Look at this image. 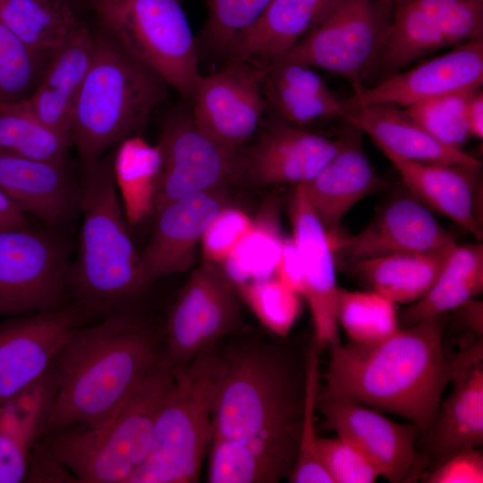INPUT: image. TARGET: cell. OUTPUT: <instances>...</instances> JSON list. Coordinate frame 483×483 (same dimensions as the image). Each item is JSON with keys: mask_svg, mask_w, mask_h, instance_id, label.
Returning <instances> with one entry per match:
<instances>
[{"mask_svg": "<svg viewBox=\"0 0 483 483\" xmlns=\"http://www.w3.org/2000/svg\"><path fill=\"white\" fill-rule=\"evenodd\" d=\"M447 318V313L436 315L377 342L334 343L318 395L401 416L425 437L457 366V356L445 354Z\"/></svg>", "mask_w": 483, "mask_h": 483, "instance_id": "1", "label": "cell"}, {"mask_svg": "<svg viewBox=\"0 0 483 483\" xmlns=\"http://www.w3.org/2000/svg\"><path fill=\"white\" fill-rule=\"evenodd\" d=\"M161 340L146 322L121 310L77 327L54 365L55 389L41 436L108 418L158 360Z\"/></svg>", "mask_w": 483, "mask_h": 483, "instance_id": "2", "label": "cell"}, {"mask_svg": "<svg viewBox=\"0 0 483 483\" xmlns=\"http://www.w3.org/2000/svg\"><path fill=\"white\" fill-rule=\"evenodd\" d=\"M304 394V357L267 342L217 348L213 438L265 441L296 457Z\"/></svg>", "mask_w": 483, "mask_h": 483, "instance_id": "3", "label": "cell"}, {"mask_svg": "<svg viewBox=\"0 0 483 483\" xmlns=\"http://www.w3.org/2000/svg\"><path fill=\"white\" fill-rule=\"evenodd\" d=\"M112 158L109 153L83 163L79 255L67 280L83 309L109 314L148 286L128 233Z\"/></svg>", "mask_w": 483, "mask_h": 483, "instance_id": "4", "label": "cell"}, {"mask_svg": "<svg viewBox=\"0 0 483 483\" xmlns=\"http://www.w3.org/2000/svg\"><path fill=\"white\" fill-rule=\"evenodd\" d=\"M91 62L74 102L69 135L83 163L138 134L167 95L151 68L102 30H94Z\"/></svg>", "mask_w": 483, "mask_h": 483, "instance_id": "5", "label": "cell"}, {"mask_svg": "<svg viewBox=\"0 0 483 483\" xmlns=\"http://www.w3.org/2000/svg\"><path fill=\"white\" fill-rule=\"evenodd\" d=\"M174 380L163 352L123 402L96 426L75 424L46 436L45 451L82 483H128L145 461L156 419Z\"/></svg>", "mask_w": 483, "mask_h": 483, "instance_id": "6", "label": "cell"}, {"mask_svg": "<svg viewBox=\"0 0 483 483\" xmlns=\"http://www.w3.org/2000/svg\"><path fill=\"white\" fill-rule=\"evenodd\" d=\"M217 344L191 363L174 368L159 409L148 453L128 483L199 480L213 436L212 402Z\"/></svg>", "mask_w": 483, "mask_h": 483, "instance_id": "7", "label": "cell"}, {"mask_svg": "<svg viewBox=\"0 0 483 483\" xmlns=\"http://www.w3.org/2000/svg\"><path fill=\"white\" fill-rule=\"evenodd\" d=\"M91 14L97 29L191 101L199 51L181 0H95Z\"/></svg>", "mask_w": 483, "mask_h": 483, "instance_id": "8", "label": "cell"}, {"mask_svg": "<svg viewBox=\"0 0 483 483\" xmlns=\"http://www.w3.org/2000/svg\"><path fill=\"white\" fill-rule=\"evenodd\" d=\"M393 12L380 0H339L278 59L340 75L358 89L377 66Z\"/></svg>", "mask_w": 483, "mask_h": 483, "instance_id": "9", "label": "cell"}, {"mask_svg": "<svg viewBox=\"0 0 483 483\" xmlns=\"http://www.w3.org/2000/svg\"><path fill=\"white\" fill-rule=\"evenodd\" d=\"M162 165L154 212L189 194L225 188L242 179V148L215 140L195 123L191 111L177 108L165 118L157 143Z\"/></svg>", "mask_w": 483, "mask_h": 483, "instance_id": "10", "label": "cell"}, {"mask_svg": "<svg viewBox=\"0 0 483 483\" xmlns=\"http://www.w3.org/2000/svg\"><path fill=\"white\" fill-rule=\"evenodd\" d=\"M241 299L218 265L191 274L168 315L164 352L174 368L191 363L241 324Z\"/></svg>", "mask_w": 483, "mask_h": 483, "instance_id": "11", "label": "cell"}, {"mask_svg": "<svg viewBox=\"0 0 483 483\" xmlns=\"http://www.w3.org/2000/svg\"><path fill=\"white\" fill-rule=\"evenodd\" d=\"M68 268L60 242L28 226L0 231V317L62 308Z\"/></svg>", "mask_w": 483, "mask_h": 483, "instance_id": "12", "label": "cell"}, {"mask_svg": "<svg viewBox=\"0 0 483 483\" xmlns=\"http://www.w3.org/2000/svg\"><path fill=\"white\" fill-rule=\"evenodd\" d=\"M262 79L263 69L235 55L225 58L199 78L191 109L196 125L225 146L243 148L269 109Z\"/></svg>", "mask_w": 483, "mask_h": 483, "instance_id": "13", "label": "cell"}, {"mask_svg": "<svg viewBox=\"0 0 483 483\" xmlns=\"http://www.w3.org/2000/svg\"><path fill=\"white\" fill-rule=\"evenodd\" d=\"M80 321L79 309L60 308L10 317L0 324V405L54 368Z\"/></svg>", "mask_w": 483, "mask_h": 483, "instance_id": "14", "label": "cell"}, {"mask_svg": "<svg viewBox=\"0 0 483 483\" xmlns=\"http://www.w3.org/2000/svg\"><path fill=\"white\" fill-rule=\"evenodd\" d=\"M317 411L324 417V428L355 444L387 481L406 482L420 475L415 443L421 436L412 423H397L375 408L346 398L318 394Z\"/></svg>", "mask_w": 483, "mask_h": 483, "instance_id": "15", "label": "cell"}, {"mask_svg": "<svg viewBox=\"0 0 483 483\" xmlns=\"http://www.w3.org/2000/svg\"><path fill=\"white\" fill-rule=\"evenodd\" d=\"M255 141L242 148V174L258 186L306 183L337 151L339 139L294 125L268 109Z\"/></svg>", "mask_w": 483, "mask_h": 483, "instance_id": "16", "label": "cell"}, {"mask_svg": "<svg viewBox=\"0 0 483 483\" xmlns=\"http://www.w3.org/2000/svg\"><path fill=\"white\" fill-rule=\"evenodd\" d=\"M333 250L347 265L399 253L436 251L456 245L453 235L414 196L387 202L355 235L329 234Z\"/></svg>", "mask_w": 483, "mask_h": 483, "instance_id": "17", "label": "cell"}, {"mask_svg": "<svg viewBox=\"0 0 483 483\" xmlns=\"http://www.w3.org/2000/svg\"><path fill=\"white\" fill-rule=\"evenodd\" d=\"M482 83L483 39H477L397 72L370 88L355 89L343 104L346 109L375 104L404 108L449 93L480 89Z\"/></svg>", "mask_w": 483, "mask_h": 483, "instance_id": "18", "label": "cell"}, {"mask_svg": "<svg viewBox=\"0 0 483 483\" xmlns=\"http://www.w3.org/2000/svg\"><path fill=\"white\" fill-rule=\"evenodd\" d=\"M292 236L300 253L313 343L320 352L339 339L336 268L328 233L309 203L304 187L294 186L289 207Z\"/></svg>", "mask_w": 483, "mask_h": 483, "instance_id": "19", "label": "cell"}, {"mask_svg": "<svg viewBox=\"0 0 483 483\" xmlns=\"http://www.w3.org/2000/svg\"><path fill=\"white\" fill-rule=\"evenodd\" d=\"M451 394L441 401L426 440L420 469L431 470L453 454L483 445V342L479 338L457 354Z\"/></svg>", "mask_w": 483, "mask_h": 483, "instance_id": "20", "label": "cell"}, {"mask_svg": "<svg viewBox=\"0 0 483 483\" xmlns=\"http://www.w3.org/2000/svg\"><path fill=\"white\" fill-rule=\"evenodd\" d=\"M225 188L196 192L157 211L156 225L140 255L147 284L189 270L195 262L202 234L213 217L227 206Z\"/></svg>", "mask_w": 483, "mask_h": 483, "instance_id": "21", "label": "cell"}, {"mask_svg": "<svg viewBox=\"0 0 483 483\" xmlns=\"http://www.w3.org/2000/svg\"><path fill=\"white\" fill-rule=\"evenodd\" d=\"M381 151L412 196L482 241L481 165H428Z\"/></svg>", "mask_w": 483, "mask_h": 483, "instance_id": "22", "label": "cell"}, {"mask_svg": "<svg viewBox=\"0 0 483 483\" xmlns=\"http://www.w3.org/2000/svg\"><path fill=\"white\" fill-rule=\"evenodd\" d=\"M335 155L310 181L302 183L312 209L326 232L339 230L345 214L360 199L386 186L369 160L362 132L347 123Z\"/></svg>", "mask_w": 483, "mask_h": 483, "instance_id": "23", "label": "cell"}, {"mask_svg": "<svg viewBox=\"0 0 483 483\" xmlns=\"http://www.w3.org/2000/svg\"><path fill=\"white\" fill-rule=\"evenodd\" d=\"M343 118L368 134L380 150L402 158L428 165H481L464 150L439 141L396 106L375 104L348 108Z\"/></svg>", "mask_w": 483, "mask_h": 483, "instance_id": "24", "label": "cell"}, {"mask_svg": "<svg viewBox=\"0 0 483 483\" xmlns=\"http://www.w3.org/2000/svg\"><path fill=\"white\" fill-rule=\"evenodd\" d=\"M94 41L88 22L51 56L35 89L24 99L41 122L69 137L71 113L91 62Z\"/></svg>", "mask_w": 483, "mask_h": 483, "instance_id": "25", "label": "cell"}, {"mask_svg": "<svg viewBox=\"0 0 483 483\" xmlns=\"http://www.w3.org/2000/svg\"><path fill=\"white\" fill-rule=\"evenodd\" d=\"M262 84L269 108L300 127L343 117L346 110L314 68L303 64L278 59L263 70Z\"/></svg>", "mask_w": 483, "mask_h": 483, "instance_id": "26", "label": "cell"}, {"mask_svg": "<svg viewBox=\"0 0 483 483\" xmlns=\"http://www.w3.org/2000/svg\"><path fill=\"white\" fill-rule=\"evenodd\" d=\"M55 389L54 368L13 399L0 405V483L27 479L31 451L41 437Z\"/></svg>", "mask_w": 483, "mask_h": 483, "instance_id": "27", "label": "cell"}, {"mask_svg": "<svg viewBox=\"0 0 483 483\" xmlns=\"http://www.w3.org/2000/svg\"><path fill=\"white\" fill-rule=\"evenodd\" d=\"M0 188L25 214L51 224L67 216L73 199L67 162L0 156Z\"/></svg>", "mask_w": 483, "mask_h": 483, "instance_id": "28", "label": "cell"}, {"mask_svg": "<svg viewBox=\"0 0 483 483\" xmlns=\"http://www.w3.org/2000/svg\"><path fill=\"white\" fill-rule=\"evenodd\" d=\"M339 0H272L233 55L265 69L314 28Z\"/></svg>", "mask_w": 483, "mask_h": 483, "instance_id": "29", "label": "cell"}, {"mask_svg": "<svg viewBox=\"0 0 483 483\" xmlns=\"http://www.w3.org/2000/svg\"><path fill=\"white\" fill-rule=\"evenodd\" d=\"M454 246L362 259L347 266L371 291L395 303L411 304L429 290Z\"/></svg>", "mask_w": 483, "mask_h": 483, "instance_id": "30", "label": "cell"}, {"mask_svg": "<svg viewBox=\"0 0 483 483\" xmlns=\"http://www.w3.org/2000/svg\"><path fill=\"white\" fill-rule=\"evenodd\" d=\"M483 291V246L456 244L429 290L398 314L400 327H409L448 313Z\"/></svg>", "mask_w": 483, "mask_h": 483, "instance_id": "31", "label": "cell"}, {"mask_svg": "<svg viewBox=\"0 0 483 483\" xmlns=\"http://www.w3.org/2000/svg\"><path fill=\"white\" fill-rule=\"evenodd\" d=\"M208 482L275 483L288 478L295 456L259 440L213 438Z\"/></svg>", "mask_w": 483, "mask_h": 483, "instance_id": "32", "label": "cell"}, {"mask_svg": "<svg viewBox=\"0 0 483 483\" xmlns=\"http://www.w3.org/2000/svg\"><path fill=\"white\" fill-rule=\"evenodd\" d=\"M113 153L115 184L127 221L138 224L154 212L162 157L157 144L140 134L119 142Z\"/></svg>", "mask_w": 483, "mask_h": 483, "instance_id": "33", "label": "cell"}, {"mask_svg": "<svg viewBox=\"0 0 483 483\" xmlns=\"http://www.w3.org/2000/svg\"><path fill=\"white\" fill-rule=\"evenodd\" d=\"M284 240L277 206L269 203L253 219L250 230L219 267L235 288L275 277Z\"/></svg>", "mask_w": 483, "mask_h": 483, "instance_id": "34", "label": "cell"}, {"mask_svg": "<svg viewBox=\"0 0 483 483\" xmlns=\"http://www.w3.org/2000/svg\"><path fill=\"white\" fill-rule=\"evenodd\" d=\"M448 47L432 17L414 0L396 6L377 66L392 74Z\"/></svg>", "mask_w": 483, "mask_h": 483, "instance_id": "35", "label": "cell"}, {"mask_svg": "<svg viewBox=\"0 0 483 483\" xmlns=\"http://www.w3.org/2000/svg\"><path fill=\"white\" fill-rule=\"evenodd\" d=\"M71 139L41 122L24 100L0 106V156L67 162Z\"/></svg>", "mask_w": 483, "mask_h": 483, "instance_id": "36", "label": "cell"}, {"mask_svg": "<svg viewBox=\"0 0 483 483\" xmlns=\"http://www.w3.org/2000/svg\"><path fill=\"white\" fill-rule=\"evenodd\" d=\"M207 18L196 38L199 51L225 59L233 55L246 33L272 0H205Z\"/></svg>", "mask_w": 483, "mask_h": 483, "instance_id": "37", "label": "cell"}, {"mask_svg": "<svg viewBox=\"0 0 483 483\" xmlns=\"http://www.w3.org/2000/svg\"><path fill=\"white\" fill-rule=\"evenodd\" d=\"M337 319L355 343L384 340L399 328L396 303L374 291L338 288Z\"/></svg>", "mask_w": 483, "mask_h": 483, "instance_id": "38", "label": "cell"}, {"mask_svg": "<svg viewBox=\"0 0 483 483\" xmlns=\"http://www.w3.org/2000/svg\"><path fill=\"white\" fill-rule=\"evenodd\" d=\"M318 349L312 342L305 352V394L297 454L287 478L292 483H333L318 450L317 400L320 388Z\"/></svg>", "mask_w": 483, "mask_h": 483, "instance_id": "39", "label": "cell"}, {"mask_svg": "<svg viewBox=\"0 0 483 483\" xmlns=\"http://www.w3.org/2000/svg\"><path fill=\"white\" fill-rule=\"evenodd\" d=\"M50 58L32 51L0 20V106L27 99Z\"/></svg>", "mask_w": 483, "mask_h": 483, "instance_id": "40", "label": "cell"}, {"mask_svg": "<svg viewBox=\"0 0 483 483\" xmlns=\"http://www.w3.org/2000/svg\"><path fill=\"white\" fill-rule=\"evenodd\" d=\"M235 289L261 325L277 336L285 337L302 312L303 297L275 276Z\"/></svg>", "mask_w": 483, "mask_h": 483, "instance_id": "41", "label": "cell"}, {"mask_svg": "<svg viewBox=\"0 0 483 483\" xmlns=\"http://www.w3.org/2000/svg\"><path fill=\"white\" fill-rule=\"evenodd\" d=\"M480 89L449 93L402 109L439 141L463 150L471 138L466 119L467 103Z\"/></svg>", "mask_w": 483, "mask_h": 483, "instance_id": "42", "label": "cell"}, {"mask_svg": "<svg viewBox=\"0 0 483 483\" xmlns=\"http://www.w3.org/2000/svg\"><path fill=\"white\" fill-rule=\"evenodd\" d=\"M436 23L448 47L483 39V0H414Z\"/></svg>", "mask_w": 483, "mask_h": 483, "instance_id": "43", "label": "cell"}, {"mask_svg": "<svg viewBox=\"0 0 483 483\" xmlns=\"http://www.w3.org/2000/svg\"><path fill=\"white\" fill-rule=\"evenodd\" d=\"M318 450L333 483H373L380 476L369 456L343 436L319 437Z\"/></svg>", "mask_w": 483, "mask_h": 483, "instance_id": "44", "label": "cell"}, {"mask_svg": "<svg viewBox=\"0 0 483 483\" xmlns=\"http://www.w3.org/2000/svg\"><path fill=\"white\" fill-rule=\"evenodd\" d=\"M253 219L243 210L225 206L206 227L200 241L204 261L220 266L250 230Z\"/></svg>", "mask_w": 483, "mask_h": 483, "instance_id": "45", "label": "cell"}, {"mask_svg": "<svg viewBox=\"0 0 483 483\" xmlns=\"http://www.w3.org/2000/svg\"><path fill=\"white\" fill-rule=\"evenodd\" d=\"M426 483L483 482V454L479 448L461 451L420 478Z\"/></svg>", "mask_w": 483, "mask_h": 483, "instance_id": "46", "label": "cell"}, {"mask_svg": "<svg viewBox=\"0 0 483 483\" xmlns=\"http://www.w3.org/2000/svg\"><path fill=\"white\" fill-rule=\"evenodd\" d=\"M275 277L302 296L303 268L299 250L292 237H284Z\"/></svg>", "mask_w": 483, "mask_h": 483, "instance_id": "47", "label": "cell"}, {"mask_svg": "<svg viewBox=\"0 0 483 483\" xmlns=\"http://www.w3.org/2000/svg\"><path fill=\"white\" fill-rule=\"evenodd\" d=\"M455 311V321L469 330L478 338L483 335V303L482 301L472 299L460 307L453 309Z\"/></svg>", "mask_w": 483, "mask_h": 483, "instance_id": "48", "label": "cell"}, {"mask_svg": "<svg viewBox=\"0 0 483 483\" xmlns=\"http://www.w3.org/2000/svg\"><path fill=\"white\" fill-rule=\"evenodd\" d=\"M28 225L26 214L0 188V231Z\"/></svg>", "mask_w": 483, "mask_h": 483, "instance_id": "49", "label": "cell"}, {"mask_svg": "<svg viewBox=\"0 0 483 483\" xmlns=\"http://www.w3.org/2000/svg\"><path fill=\"white\" fill-rule=\"evenodd\" d=\"M466 119L471 138H483V91L477 90L470 97L466 107Z\"/></svg>", "mask_w": 483, "mask_h": 483, "instance_id": "50", "label": "cell"}, {"mask_svg": "<svg viewBox=\"0 0 483 483\" xmlns=\"http://www.w3.org/2000/svg\"><path fill=\"white\" fill-rule=\"evenodd\" d=\"M74 8H76L78 11L82 13L83 14H87L89 13L91 14V10L93 4L95 0H62Z\"/></svg>", "mask_w": 483, "mask_h": 483, "instance_id": "51", "label": "cell"}, {"mask_svg": "<svg viewBox=\"0 0 483 483\" xmlns=\"http://www.w3.org/2000/svg\"><path fill=\"white\" fill-rule=\"evenodd\" d=\"M380 1L384 3L385 4L394 9L396 6L405 4L406 2L410 0H380Z\"/></svg>", "mask_w": 483, "mask_h": 483, "instance_id": "52", "label": "cell"}]
</instances>
